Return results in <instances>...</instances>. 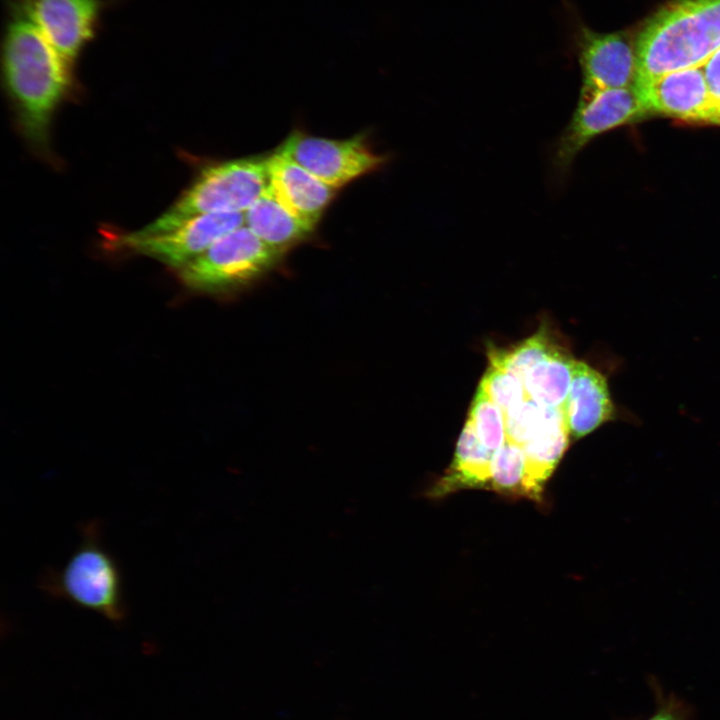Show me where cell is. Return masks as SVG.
I'll use <instances>...</instances> for the list:
<instances>
[{"label": "cell", "instance_id": "7c38bea8", "mask_svg": "<svg viewBox=\"0 0 720 720\" xmlns=\"http://www.w3.org/2000/svg\"><path fill=\"white\" fill-rule=\"evenodd\" d=\"M269 186L293 215L316 226L335 195L327 185L286 154L266 157Z\"/></svg>", "mask_w": 720, "mask_h": 720}, {"label": "cell", "instance_id": "7402d4cb", "mask_svg": "<svg viewBox=\"0 0 720 720\" xmlns=\"http://www.w3.org/2000/svg\"><path fill=\"white\" fill-rule=\"evenodd\" d=\"M479 386L501 409L503 414L529 397L523 381L517 375L491 364L482 377Z\"/></svg>", "mask_w": 720, "mask_h": 720}, {"label": "cell", "instance_id": "ffe728a7", "mask_svg": "<svg viewBox=\"0 0 720 720\" xmlns=\"http://www.w3.org/2000/svg\"><path fill=\"white\" fill-rule=\"evenodd\" d=\"M554 348L547 335L539 331L509 350L490 351V364L514 373L523 381L531 368Z\"/></svg>", "mask_w": 720, "mask_h": 720}, {"label": "cell", "instance_id": "2e32d148", "mask_svg": "<svg viewBox=\"0 0 720 720\" xmlns=\"http://www.w3.org/2000/svg\"><path fill=\"white\" fill-rule=\"evenodd\" d=\"M569 434L561 410L551 408L543 426L521 447L529 479L542 495L545 482L567 447Z\"/></svg>", "mask_w": 720, "mask_h": 720}, {"label": "cell", "instance_id": "ac0fdd59", "mask_svg": "<svg viewBox=\"0 0 720 720\" xmlns=\"http://www.w3.org/2000/svg\"><path fill=\"white\" fill-rule=\"evenodd\" d=\"M508 497L542 502L543 495L531 483L523 449L506 441L493 453L490 487Z\"/></svg>", "mask_w": 720, "mask_h": 720}, {"label": "cell", "instance_id": "9c48e42d", "mask_svg": "<svg viewBox=\"0 0 720 720\" xmlns=\"http://www.w3.org/2000/svg\"><path fill=\"white\" fill-rule=\"evenodd\" d=\"M574 43L582 73V88H630L636 81V54L624 33H599L579 25Z\"/></svg>", "mask_w": 720, "mask_h": 720}, {"label": "cell", "instance_id": "5b68a950", "mask_svg": "<svg viewBox=\"0 0 720 720\" xmlns=\"http://www.w3.org/2000/svg\"><path fill=\"white\" fill-rule=\"evenodd\" d=\"M282 255L243 225L180 268L179 276L192 290L223 293L258 279L270 271Z\"/></svg>", "mask_w": 720, "mask_h": 720}, {"label": "cell", "instance_id": "7a4b0ae2", "mask_svg": "<svg viewBox=\"0 0 720 720\" xmlns=\"http://www.w3.org/2000/svg\"><path fill=\"white\" fill-rule=\"evenodd\" d=\"M719 48L720 0H673L637 35L635 85L700 66Z\"/></svg>", "mask_w": 720, "mask_h": 720}, {"label": "cell", "instance_id": "d6986e66", "mask_svg": "<svg viewBox=\"0 0 720 720\" xmlns=\"http://www.w3.org/2000/svg\"><path fill=\"white\" fill-rule=\"evenodd\" d=\"M467 422L482 445L493 453L507 441L504 414L480 386L471 404Z\"/></svg>", "mask_w": 720, "mask_h": 720}, {"label": "cell", "instance_id": "6da1fadb", "mask_svg": "<svg viewBox=\"0 0 720 720\" xmlns=\"http://www.w3.org/2000/svg\"><path fill=\"white\" fill-rule=\"evenodd\" d=\"M2 64L22 134L47 153L54 113L71 86V67L17 7L6 28Z\"/></svg>", "mask_w": 720, "mask_h": 720}, {"label": "cell", "instance_id": "52a82bcc", "mask_svg": "<svg viewBox=\"0 0 720 720\" xmlns=\"http://www.w3.org/2000/svg\"><path fill=\"white\" fill-rule=\"evenodd\" d=\"M278 150L335 189L375 171L385 162L363 136L338 140L294 131Z\"/></svg>", "mask_w": 720, "mask_h": 720}, {"label": "cell", "instance_id": "44dd1931", "mask_svg": "<svg viewBox=\"0 0 720 720\" xmlns=\"http://www.w3.org/2000/svg\"><path fill=\"white\" fill-rule=\"evenodd\" d=\"M551 407L527 397L504 414L506 440L523 447L543 426Z\"/></svg>", "mask_w": 720, "mask_h": 720}, {"label": "cell", "instance_id": "9a60e30c", "mask_svg": "<svg viewBox=\"0 0 720 720\" xmlns=\"http://www.w3.org/2000/svg\"><path fill=\"white\" fill-rule=\"evenodd\" d=\"M244 225L269 247L284 252L307 239L314 226L287 210L268 185L244 212Z\"/></svg>", "mask_w": 720, "mask_h": 720}, {"label": "cell", "instance_id": "5bb4252c", "mask_svg": "<svg viewBox=\"0 0 720 720\" xmlns=\"http://www.w3.org/2000/svg\"><path fill=\"white\" fill-rule=\"evenodd\" d=\"M493 452L482 445L466 422L458 439L454 459L446 473L425 495L437 499L467 488L489 489Z\"/></svg>", "mask_w": 720, "mask_h": 720}, {"label": "cell", "instance_id": "8fae6325", "mask_svg": "<svg viewBox=\"0 0 720 720\" xmlns=\"http://www.w3.org/2000/svg\"><path fill=\"white\" fill-rule=\"evenodd\" d=\"M634 87L649 113L720 124V111L710 95L702 65L670 72Z\"/></svg>", "mask_w": 720, "mask_h": 720}, {"label": "cell", "instance_id": "4fadbf2b", "mask_svg": "<svg viewBox=\"0 0 720 720\" xmlns=\"http://www.w3.org/2000/svg\"><path fill=\"white\" fill-rule=\"evenodd\" d=\"M561 412L574 438L583 437L610 420L614 406L606 378L586 363L575 361Z\"/></svg>", "mask_w": 720, "mask_h": 720}, {"label": "cell", "instance_id": "277c9868", "mask_svg": "<svg viewBox=\"0 0 720 720\" xmlns=\"http://www.w3.org/2000/svg\"><path fill=\"white\" fill-rule=\"evenodd\" d=\"M268 185L266 158L247 157L207 166L166 212L133 234L168 232L204 214L245 212Z\"/></svg>", "mask_w": 720, "mask_h": 720}, {"label": "cell", "instance_id": "e0dca14e", "mask_svg": "<svg viewBox=\"0 0 720 720\" xmlns=\"http://www.w3.org/2000/svg\"><path fill=\"white\" fill-rule=\"evenodd\" d=\"M575 361L555 347L523 379L528 396L541 405L561 410L570 389Z\"/></svg>", "mask_w": 720, "mask_h": 720}, {"label": "cell", "instance_id": "3957f363", "mask_svg": "<svg viewBox=\"0 0 720 720\" xmlns=\"http://www.w3.org/2000/svg\"><path fill=\"white\" fill-rule=\"evenodd\" d=\"M40 588L50 596L96 613L108 621H125L128 607L120 566L101 539L100 525L81 528V541L59 569H48Z\"/></svg>", "mask_w": 720, "mask_h": 720}, {"label": "cell", "instance_id": "cb8c5ba5", "mask_svg": "<svg viewBox=\"0 0 720 720\" xmlns=\"http://www.w3.org/2000/svg\"><path fill=\"white\" fill-rule=\"evenodd\" d=\"M702 68L712 100L720 111V48L702 64Z\"/></svg>", "mask_w": 720, "mask_h": 720}, {"label": "cell", "instance_id": "603a6c76", "mask_svg": "<svg viewBox=\"0 0 720 720\" xmlns=\"http://www.w3.org/2000/svg\"><path fill=\"white\" fill-rule=\"evenodd\" d=\"M657 706L655 712L647 720H686L688 709L680 699L675 696H662L656 694Z\"/></svg>", "mask_w": 720, "mask_h": 720}, {"label": "cell", "instance_id": "ba28073f", "mask_svg": "<svg viewBox=\"0 0 720 720\" xmlns=\"http://www.w3.org/2000/svg\"><path fill=\"white\" fill-rule=\"evenodd\" d=\"M244 225V212L211 213L193 217L168 232L125 235L121 242L135 253L178 270L203 254L218 239Z\"/></svg>", "mask_w": 720, "mask_h": 720}, {"label": "cell", "instance_id": "8992f818", "mask_svg": "<svg viewBox=\"0 0 720 720\" xmlns=\"http://www.w3.org/2000/svg\"><path fill=\"white\" fill-rule=\"evenodd\" d=\"M649 113L635 87L581 89L577 107L554 144L552 168L564 178L580 151L596 136Z\"/></svg>", "mask_w": 720, "mask_h": 720}, {"label": "cell", "instance_id": "30bf717a", "mask_svg": "<svg viewBox=\"0 0 720 720\" xmlns=\"http://www.w3.org/2000/svg\"><path fill=\"white\" fill-rule=\"evenodd\" d=\"M38 27L49 44L72 67L91 39L100 0H21L16 5Z\"/></svg>", "mask_w": 720, "mask_h": 720}]
</instances>
